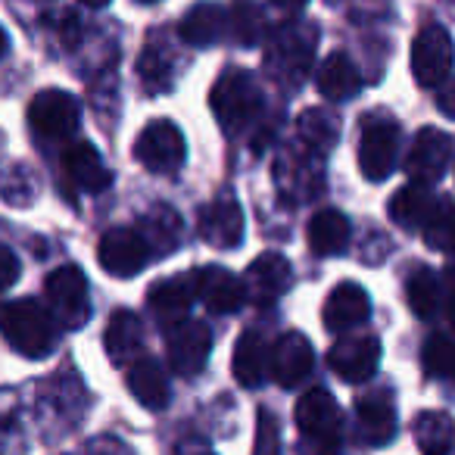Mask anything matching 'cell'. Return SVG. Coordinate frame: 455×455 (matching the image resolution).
I'll return each instance as SVG.
<instances>
[{
	"mask_svg": "<svg viewBox=\"0 0 455 455\" xmlns=\"http://www.w3.org/2000/svg\"><path fill=\"white\" fill-rule=\"evenodd\" d=\"M0 334L26 359H44L53 349V318L35 299H10L0 303Z\"/></svg>",
	"mask_w": 455,
	"mask_h": 455,
	"instance_id": "cell-1",
	"label": "cell"
},
{
	"mask_svg": "<svg viewBox=\"0 0 455 455\" xmlns=\"http://www.w3.org/2000/svg\"><path fill=\"white\" fill-rule=\"evenodd\" d=\"M212 116L225 134H241L243 128H250L262 113V91L253 82V76L243 69H228L219 82L212 84Z\"/></svg>",
	"mask_w": 455,
	"mask_h": 455,
	"instance_id": "cell-2",
	"label": "cell"
},
{
	"mask_svg": "<svg viewBox=\"0 0 455 455\" xmlns=\"http://www.w3.org/2000/svg\"><path fill=\"white\" fill-rule=\"evenodd\" d=\"M318 32L309 22H284L281 28H275L266 47V66L278 82H303V76L309 72L312 57H315Z\"/></svg>",
	"mask_w": 455,
	"mask_h": 455,
	"instance_id": "cell-3",
	"label": "cell"
},
{
	"mask_svg": "<svg viewBox=\"0 0 455 455\" xmlns=\"http://www.w3.org/2000/svg\"><path fill=\"white\" fill-rule=\"evenodd\" d=\"M297 427L312 455L340 452L343 415L328 390L315 387V390L303 393V399L297 403Z\"/></svg>",
	"mask_w": 455,
	"mask_h": 455,
	"instance_id": "cell-4",
	"label": "cell"
},
{
	"mask_svg": "<svg viewBox=\"0 0 455 455\" xmlns=\"http://www.w3.org/2000/svg\"><path fill=\"white\" fill-rule=\"evenodd\" d=\"M44 297L51 318L63 331H78L91 318V299H88V278L78 266H60L57 272L47 275Z\"/></svg>",
	"mask_w": 455,
	"mask_h": 455,
	"instance_id": "cell-5",
	"label": "cell"
},
{
	"mask_svg": "<svg viewBox=\"0 0 455 455\" xmlns=\"http://www.w3.org/2000/svg\"><path fill=\"white\" fill-rule=\"evenodd\" d=\"M399 163V125L390 116H368L362 122L359 169L371 184H380L393 175Z\"/></svg>",
	"mask_w": 455,
	"mask_h": 455,
	"instance_id": "cell-6",
	"label": "cell"
},
{
	"mask_svg": "<svg viewBox=\"0 0 455 455\" xmlns=\"http://www.w3.org/2000/svg\"><path fill=\"white\" fill-rule=\"evenodd\" d=\"M28 122H32L35 134L44 140L72 138L82 125V103L69 91L47 88L28 103Z\"/></svg>",
	"mask_w": 455,
	"mask_h": 455,
	"instance_id": "cell-7",
	"label": "cell"
},
{
	"mask_svg": "<svg viewBox=\"0 0 455 455\" xmlns=\"http://www.w3.org/2000/svg\"><path fill=\"white\" fill-rule=\"evenodd\" d=\"M184 153H188V144H184V134L175 122L169 119H156L138 134L134 140V156L144 169L150 172H178L184 165Z\"/></svg>",
	"mask_w": 455,
	"mask_h": 455,
	"instance_id": "cell-8",
	"label": "cell"
},
{
	"mask_svg": "<svg viewBox=\"0 0 455 455\" xmlns=\"http://www.w3.org/2000/svg\"><path fill=\"white\" fill-rule=\"evenodd\" d=\"M322 153L309 150L303 144V150H284L275 163V184L287 200H312L322 194L324 175H322Z\"/></svg>",
	"mask_w": 455,
	"mask_h": 455,
	"instance_id": "cell-9",
	"label": "cell"
},
{
	"mask_svg": "<svg viewBox=\"0 0 455 455\" xmlns=\"http://www.w3.org/2000/svg\"><path fill=\"white\" fill-rule=\"evenodd\" d=\"M452 72V38L443 26L430 22L411 44V76L421 88H436Z\"/></svg>",
	"mask_w": 455,
	"mask_h": 455,
	"instance_id": "cell-10",
	"label": "cell"
},
{
	"mask_svg": "<svg viewBox=\"0 0 455 455\" xmlns=\"http://www.w3.org/2000/svg\"><path fill=\"white\" fill-rule=\"evenodd\" d=\"M209 349H212V334L196 318H184L181 324L165 331V355H169V365L178 378L200 374L209 362Z\"/></svg>",
	"mask_w": 455,
	"mask_h": 455,
	"instance_id": "cell-11",
	"label": "cell"
},
{
	"mask_svg": "<svg viewBox=\"0 0 455 455\" xmlns=\"http://www.w3.org/2000/svg\"><path fill=\"white\" fill-rule=\"evenodd\" d=\"M449 159H452V138L440 128H421L405 156V175L411 178V184L427 188L446 175Z\"/></svg>",
	"mask_w": 455,
	"mask_h": 455,
	"instance_id": "cell-12",
	"label": "cell"
},
{
	"mask_svg": "<svg viewBox=\"0 0 455 455\" xmlns=\"http://www.w3.org/2000/svg\"><path fill=\"white\" fill-rule=\"evenodd\" d=\"M97 259L116 278H132V275L144 272L150 262V247L134 228H113L100 237L97 247Z\"/></svg>",
	"mask_w": 455,
	"mask_h": 455,
	"instance_id": "cell-13",
	"label": "cell"
},
{
	"mask_svg": "<svg viewBox=\"0 0 455 455\" xmlns=\"http://www.w3.org/2000/svg\"><path fill=\"white\" fill-rule=\"evenodd\" d=\"M328 365L347 384H362L368 380L380 365V343L378 337L368 334H349L337 340L328 353Z\"/></svg>",
	"mask_w": 455,
	"mask_h": 455,
	"instance_id": "cell-14",
	"label": "cell"
},
{
	"mask_svg": "<svg viewBox=\"0 0 455 455\" xmlns=\"http://www.w3.org/2000/svg\"><path fill=\"white\" fill-rule=\"evenodd\" d=\"M190 278H194L196 297H200L203 306H206L209 312H215V315H231V312H237L247 303L243 281L237 278L235 272H228V268L206 266V268H196Z\"/></svg>",
	"mask_w": 455,
	"mask_h": 455,
	"instance_id": "cell-15",
	"label": "cell"
},
{
	"mask_svg": "<svg viewBox=\"0 0 455 455\" xmlns=\"http://www.w3.org/2000/svg\"><path fill=\"white\" fill-rule=\"evenodd\" d=\"M200 237L219 250H235L243 241V209L235 196H219L206 209H200Z\"/></svg>",
	"mask_w": 455,
	"mask_h": 455,
	"instance_id": "cell-16",
	"label": "cell"
},
{
	"mask_svg": "<svg viewBox=\"0 0 455 455\" xmlns=\"http://www.w3.org/2000/svg\"><path fill=\"white\" fill-rule=\"evenodd\" d=\"M293 284V268L281 253H262L259 259L250 262L243 291L256 306H272L278 297H284Z\"/></svg>",
	"mask_w": 455,
	"mask_h": 455,
	"instance_id": "cell-17",
	"label": "cell"
},
{
	"mask_svg": "<svg viewBox=\"0 0 455 455\" xmlns=\"http://www.w3.org/2000/svg\"><path fill=\"white\" fill-rule=\"evenodd\" d=\"M312 343L306 340L299 331H287L284 337L275 340V347L268 349V368H272V378L281 387H297L303 378H309L312 371Z\"/></svg>",
	"mask_w": 455,
	"mask_h": 455,
	"instance_id": "cell-18",
	"label": "cell"
},
{
	"mask_svg": "<svg viewBox=\"0 0 455 455\" xmlns=\"http://www.w3.org/2000/svg\"><path fill=\"white\" fill-rule=\"evenodd\" d=\"M63 169L66 178L84 194H100L113 181V172L107 169V163L100 159V153H97V147L91 140H78L63 153Z\"/></svg>",
	"mask_w": 455,
	"mask_h": 455,
	"instance_id": "cell-19",
	"label": "cell"
},
{
	"mask_svg": "<svg viewBox=\"0 0 455 455\" xmlns=\"http://www.w3.org/2000/svg\"><path fill=\"white\" fill-rule=\"evenodd\" d=\"M368 315H371V299L353 281L337 284L324 299V324H328V331H337V334L359 328L362 322H368Z\"/></svg>",
	"mask_w": 455,
	"mask_h": 455,
	"instance_id": "cell-20",
	"label": "cell"
},
{
	"mask_svg": "<svg viewBox=\"0 0 455 455\" xmlns=\"http://www.w3.org/2000/svg\"><path fill=\"white\" fill-rule=\"evenodd\" d=\"M194 278H169L159 281L150 293H147V306L156 315V322L163 328H175L188 318L190 306H194Z\"/></svg>",
	"mask_w": 455,
	"mask_h": 455,
	"instance_id": "cell-21",
	"label": "cell"
},
{
	"mask_svg": "<svg viewBox=\"0 0 455 455\" xmlns=\"http://www.w3.org/2000/svg\"><path fill=\"white\" fill-rule=\"evenodd\" d=\"M140 231L138 235L144 237V243L150 247V256H169L172 250L178 247L181 241V215L175 212L165 203H153L144 215H140Z\"/></svg>",
	"mask_w": 455,
	"mask_h": 455,
	"instance_id": "cell-22",
	"label": "cell"
},
{
	"mask_svg": "<svg viewBox=\"0 0 455 455\" xmlns=\"http://www.w3.org/2000/svg\"><path fill=\"white\" fill-rule=\"evenodd\" d=\"M315 88H318V94H322L324 100L340 103V100H349V97L359 94L362 76H359V69H355L353 60H349L343 51H337L322 63L318 78H315Z\"/></svg>",
	"mask_w": 455,
	"mask_h": 455,
	"instance_id": "cell-23",
	"label": "cell"
},
{
	"mask_svg": "<svg viewBox=\"0 0 455 455\" xmlns=\"http://www.w3.org/2000/svg\"><path fill=\"white\" fill-rule=\"evenodd\" d=\"M359 430L365 436V443L371 446H387V443L396 436V409H393L390 396L387 393H371V396L359 399Z\"/></svg>",
	"mask_w": 455,
	"mask_h": 455,
	"instance_id": "cell-24",
	"label": "cell"
},
{
	"mask_svg": "<svg viewBox=\"0 0 455 455\" xmlns=\"http://www.w3.org/2000/svg\"><path fill=\"white\" fill-rule=\"evenodd\" d=\"M228 32V10L219 4H196L178 22V35L190 47H209Z\"/></svg>",
	"mask_w": 455,
	"mask_h": 455,
	"instance_id": "cell-25",
	"label": "cell"
},
{
	"mask_svg": "<svg viewBox=\"0 0 455 455\" xmlns=\"http://www.w3.org/2000/svg\"><path fill=\"white\" fill-rule=\"evenodd\" d=\"M103 347H107L113 365H125L128 359H134L140 353V347H144V324H140V318L128 309L113 312L107 334H103Z\"/></svg>",
	"mask_w": 455,
	"mask_h": 455,
	"instance_id": "cell-26",
	"label": "cell"
},
{
	"mask_svg": "<svg viewBox=\"0 0 455 455\" xmlns=\"http://www.w3.org/2000/svg\"><path fill=\"white\" fill-rule=\"evenodd\" d=\"M128 390L138 399L144 409L150 411H163L169 405V378H165L163 365L153 359H138L128 371Z\"/></svg>",
	"mask_w": 455,
	"mask_h": 455,
	"instance_id": "cell-27",
	"label": "cell"
},
{
	"mask_svg": "<svg viewBox=\"0 0 455 455\" xmlns=\"http://www.w3.org/2000/svg\"><path fill=\"white\" fill-rule=\"evenodd\" d=\"M349 243V219L337 209H322L309 221V250L315 256H337Z\"/></svg>",
	"mask_w": 455,
	"mask_h": 455,
	"instance_id": "cell-28",
	"label": "cell"
},
{
	"mask_svg": "<svg viewBox=\"0 0 455 455\" xmlns=\"http://www.w3.org/2000/svg\"><path fill=\"white\" fill-rule=\"evenodd\" d=\"M235 378L241 387L253 390V387L262 384L266 378V368H268V349H266V340H262L256 331H247V334L237 340L235 347Z\"/></svg>",
	"mask_w": 455,
	"mask_h": 455,
	"instance_id": "cell-29",
	"label": "cell"
},
{
	"mask_svg": "<svg viewBox=\"0 0 455 455\" xmlns=\"http://www.w3.org/2000/svg\"><path fill=\"white\" fill-rule=\"evenodd\" d=\"M415 443L424 455H449L455 446V421L446 411H424L415 418Z\"/></svg>",
	"mask_w": 455,
	"mask_h": 455,
	"instance_id": "cell-30",
	"label": "cell"
},
{
	"mask_svg": "<svg viewBox=\"0 0 455 455\" xmlns=\"http://www.w3.org/2000/svg\"><path fill=\"white\" fill-rule=\"evenodd\" d=\"M297 132H299V140H303L309 150L328 153L331 147L337 144V138H340V119L324 107L306 109L297 119Z\"/></svg>",
	"mask_w": 455,
	"mask_h": 455,
	"instance_id": "cell-31",
	"label": "cell"
},
{
	"mask_svg": "<svg viewBox=\"0 0 455 455\" xmlns=\"http://www.w3.org/2000/svg\"><path fill=\"white\" fill-rule=\"evenodd\" d=\"M446 303V291H443V281L436 278V272L430 268H415L409 278V306L418 318H436Z\"/></svg>",
	"mask_w": 455,
	"mask_h": 455,
	"instance_id": "cell-32",
	"label": "cell"
},
{
	"mask_svg": "<svg viewBox=\"0 0 455 455\" xmlns=\"http://www.w3.org/2000/svg\"><path fill=\"white\" fill-rule=\"evenodd\" d=\"M434 203H436V196H430L427 188L409 184V188L396 190V194L390 196V219L403 228H421L424 221H427Z\"/></svg>",
	"mask_w": 455,
	"mask_h": 455,
	"instance_id": "cell-33",
	"label": "cell"
},
{
	"mask_svg": "<svg viewBox=\"0 0 455 455\" xmlns=\"http://www.w3.org/2000/svg\"><path fill=\"white\" fill-rule=\"evenodd\" d=\"M421 237L430 250H455V203H452V196H436L427 221L421 225Z\"/></svg>",
	"mask_w": 455,
	"mask_h": 455,
	"instance_id": "cell-34",
	"label": "cell"
},
{
	"mask_svg": "<svg viewBox=\"0 0 455 455\" xmlns=\"http://www.w3.org/2000/svg\"><path fill=\"white\" fill-rule=\"evenodd\" d=\"M0 194L13 206H28L35 200V175L22 165H0Z\"/></svg>",
	"mask_w": 455,
	"mask_h": 455,
	"instance_id": "cell-35",
	"label": "cell"
},
{
	"mask_svg": "<svg viewBox=\"0 0 455 455\" xmlns=\"http://www.w3.org/2000/svg\"><path fill=\"white\" fill-rule=\"evenodd\" d=\"M228 28L235 32V38L241 44H256L262 38V28H266V20H262V10H256L253 4H237L231 13H228Z\"/></svg>",
	"mask_w": 455,
	"mask_h": 455,
	"instance_id": "cell-36",
	"label": "cell"
},
{
	"mask_svg": "<svg viewBox=\"0 0 455 455\" xmlns=\"http://www.w3.org/2000/svg\"><path fill=\"white\" fill-rule=\"evenodd\" d=\"M138 69H140V78H144V88L153 91V94H163V91L172 88V78H169L172 66L159 47H147Z\"/></svg>",
	"mask_w": 455,
	"mask_h": 455,
	"instance_id": "cell-37",
	"label": "cell"
},
{
	"mask_svg": "<svg viewBox=\"0 0 455 455\" xmlns=\"http://www.w3.org/2000/svg\"><path fill=\"white\" fill-rule=\"evenodd\" d=\"M281 446V434H278V424L268 411L259 415V440H256V455H272L278 452Z\"/></svg>",
	"mask_w": 455,
	"mask_h": 455,
	"instance_id": "cell-38",
	"label": "cell"
},
{
	"mask_svg": "<svg viewBox=\"0 0 455 455\" xmlns=\"http://www.w3.org/2000/svg\"><path fill=\"white\" fill-rule=\"evenodd\" d=\"M20 281V259L10 247L0 243V293L10 291V287Z\"/></svg>",
	"mask_w": 455,
	"mask_h": 455,
	"instance_id": "cell-39",
	"label": "cell"
},
{
	"mask_svg": "<svg viewBox=\"0 0 455 455\" xmlns=\"http://www.w3.org/2000/svg\"><path fill=\"white\" fill-rule=\"evenodd\" d=\"M88 455H128V449L113 436H100V440H94L88 446Z\"/></svg>",
	"mask_w": 455,
	"mask_h": 455,
	"instance_id": "cell-40",
	"label": "cell"
},
{
	"mask_svg": "<svg viewBox=\"0 0 455 455\" xmlns=\"http://www.w3.org/2000/svg\"><path fill=\"white\" fill-rule=\"evenodd\" d=\"M78 28H82V22H78L76 16H66V20H63V41H66V44H76Z\"/></svg>",
	"mask_w": 455,
	"mask_h": 455,
	"instance_id": "cell-41",
	"label": "cell"
},
{
	"mask_svg": "<svg viewBox=\"0 0 455 455\" xmlns=\"http://www.w3.org/2000/svg\"><path fill=\"white\" fill-rule=\"evenodd\" d=\"M440 109L446 116H455V88H446L440 94Z\"/></svg>",
	"mask_w": 455,
	"mask_h": 455,
	"instance_id": "cell-42",
	"label": "cell"
},
{
	"mask_svg": "<svg viewBox=\"0 0 455 455\" xmlns=\"http://www.w3.org/2000/svg\"><path fill=\"white\" fill-rule=\"evenodd\" d=\"M272 4L281 10H303L306 7V0H272Z\"/></svg>",
	"mask_w": 455,
	"mask_h": 455,
	"instance_id": "cell-43",
	"label": "cell"
},
{
	"mask_svg": "<svg viewBox=\"0 0 455 455\" xmlns=\"http://www.w3.org/2000/svg\"><path fill=\"white\" fill-rule=\"evenodd\" d=\"M446 309H449V322L455 324V284L449 281V297H446Z\"/></svg>",
	"mask_w": 455,
	"mask_h": 455,
	"instance_id": "cell-44",
	"label": "cell"
},
{
	"mask_svg": "<svg viewBox=\"0 0 455 455\" xmlns=\"http://www.w3.org/2000/svg\"><path fill=\"white\" fill-rule=\"evenodd\" d=\"M84 7H91V10H100V7H107L109 0H82Z\"/></svg>",
	"mask_w": 455,
	"mask_h": 455,
	"instance_id": "cell-45",
	"label": "cell"
},
{
	"mask_svg": "<svg viewBox=\"0 0 455 455\" xmlns=\"http://www.w3.org/2000/svg\"><path fill=\"white\" fill-rule=\"evenodd\" d=\"M7 44H10V41H7V35H4V28H0V57H4V53H7Z\"/></svg>",
	"mask_w": 455,
	"mask_h": 455,
	"instance_id": "cell-46",
	"label": "cell"
},
{
	"mask_svg": "<svg viewBox=\"0 0 455 455\" xmlns=\"http://www.w3.org/2000/svg\"><path fill=\"white\" fill-rule=\"evenodd\" d=\"M446 275H449V281H452V284H455V259H452V262H449V268H446Z\"/></svg>",
	"mask_w": 455,
	"mask_h": 455,
	"instance_id": "cell-47",
	"label": "cell"
},
{
	"mask_svg": "<svg viewBox=\"0 0 455 455\" xmlns=\"http://www.w3.org/2000/svg\"><path fill=\"white\" fill-rule=\"evenodd\" d=\"M449 378H455V355H452V365H449Z\"/></svg>",
	"mask_w": 455,
	"mask_h": 455,
	"instance_id": "cell-48",
	"label": "cell"
},
{
	"mask_svg": "<svg viewBox=\"0 0 455 455\" xmlns=\"http://www.w3.org/2000/svg\"><path fill=\"white\" fill-rule=\"evenodd\" d=\"M140 4H156V0H140Z\"/></svg>",
	"mask_w": 455,
	"mask_h": 455,
	"instance_id": "cell-49",
	"label": "cell"
}]
</instances>
